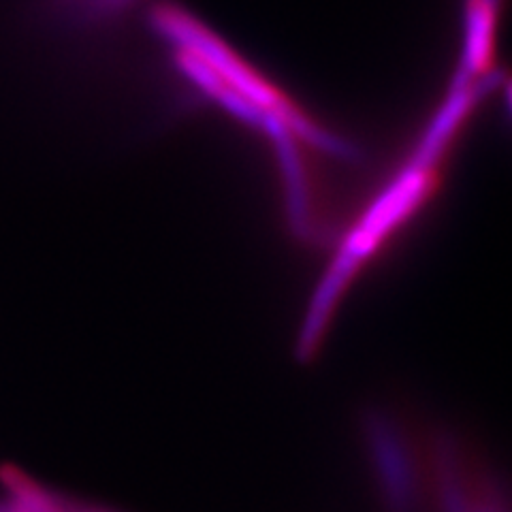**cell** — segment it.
Returning a JSON list of instances; mask_svg holds the SVG:
<instances>
[{"instance_id": "obj_3", "label": "cell", "mask_w": 512, "mask_h": 512, "mask_svg": "<svg viewBox=\"0 0 512 512\" xmlns=\"http://www.w3.org/2000/svg\"><path fill=\"white\" fill-rule=\"evenodd\" d=\"M26 512H101V510H86V508H73L69 504H60L47 495H30L26 500Z\"/></svg>"}, {"instance_id": "obj_1", "label": "cell", "mask_w": 512, "mask_h": 512, "mask_svg": "<svg viewBox=\"0 0 512 512\" xmlns=\"http://www.w3.org/2000/svg\"><path fill=\"white\" fill-rule=\"evenodd\" d=\"M154 24L173 47L180 69L195 82L203 94H210L239 118L261 126L274 135L286 178L291 188L293 216L297 227L308 216V173L306 165L314 156L340 154L342 143L327 135L323 126L312 122L288 96L237 56L227 43L207 30L199 20L173 5L154 11Z\"/></svg>"}, {"instance_id": "obj_2", "label": "cell", "mask_w": 512, "mask_h": 512, "mask_svg": "<svg viewBox=\"0 0 512 512\" xmlns=\"http://www.w3.org/2000/svg\"><path fill=\"white\" fill-rule=\"evenodd\" d=\"M137 0H60V5L77 15L79 20L105 22L114 20L126 9H131Z\"/></svg>"}]
</instances>
